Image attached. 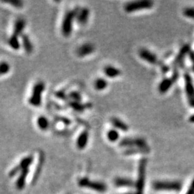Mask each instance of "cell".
<instances>
[{"label":"cell","mask_w":194,"mask_h":194,"mask_svg":"<svg viewBox=\"0 0 194 194\" xmlns=\"http://www.w3.org/2000/svg\"><path fill=\"white\" fill-rule=\"evenodd\" d=\"M28 173H29V168L24 169L21 171L16 182V186L18 190H22L25 188L26 178H27Z\"/></svg>","instance_id":"cell-16"},{"label":"cell","mask_w":194,"mask_h":194,"mask_svg":"<svg viewBox=\"0 0 194 194\" xmlns=\"http://www.w3.org/2000/svg\"><path fill=\"white\" fill-rule=\"evenodd\" d=\"M95 51V47L93 44L90 43V42H86L81 45L76 51L77 56L80 57V58H84L87 56H89L92 54Z\"/></svg>","instance_id":"cell-9"},{"label":"cell","mask_w":194,"mask_h":194,"mask_svg":"<svg viewBox=\"0 0 194 194\" xmlns=\"http://www.w3.org/2000/svg\"><path fill=\"white\" fill-rule=\"evenodd\" d=\"M189 56H190L191 60L193 63V68H194V53L193 51H190V53H189Z\"/></svg>","instance_id":"cell-35"},{"label":"cell","mask_w":194,"mask_h":194,"mask_svg":"<svg viewBox=\"0 0 194 194\" xmlns=\"http://www.w3.org/2000/svg\"><path fill=\"white\" fill-rule=\"evenodd\" d=\"M124 194H136L135 193H132V192H129V193H124Z\"/></svg>","instance_id":"cell-37"},{"label":"cell","mask_w":194,"mask_h":194,"mask_svg":"<svg viewBox=\"0 0 194 194\" xmlns=\"http://www.w3.org/2000/svg\"><path fill=\"white\" fill-rule=\"evenodd\" d=\"M89 132L87 130L82 131L76 140V146L79 150H84L89 143Z\"/></svg>","instance_id":"cell-13"},{"label":"cell","mask_w":194,"mask_h":194,"mask_svg":"<svg viewBox=\"0 0 194 194\" xmlns=\"http://www.w3.org/2000/svg\"><path fill=\"white\" fill-rule=\"evenodd\" d=\"M8 44L15 51H17L20 48V42L19 41V37H17L15 35H12L8 40Z\"/></svg>","instance_id":"cell-24"},{"label":"cell","mask_w":194,"mask_h":194,"mask_svg":"<svg viewBox=\"0 0 194 194\" xmlns=\"http://www.w3.org/2000/svg\"><path fill=\"white\" fill-rule=\"evenodd\" d=\"M70 106L75 111L79 112H84L86 109V105L84 104H81V102H76V101H71L70 103Z\"/></svg>","instance_id":"cell-29"},{"label":"cell","mask_w":194,"mask_h":194,"mask_svg":"<svg viewBox=\"0 0 194 194\" xmlns=\"http://www.w3.org/2000/svg\"><path fill=\"white\" fill-rule=\"evenodd\" d=\"M33 160H34V158H33L32 155H29L23 158V159L21 160L20 164L18 165L20 166L21 170H24V169H27L30 165L32 164Z\"/></svg>","instance_id":"cell-25"},{"label":"cell","mask_w":194,"mask_h":194,"mask_svg":"<svg viewBox=\"0 0 194 194\" xmlns=\"http://www.w3.org/2000/svg\"><path fill=\"white\" fill-rule=\"evenodd\" d=\"M21 171H22V170H21V168L20 167V166L17 165V166H15L14 168L10 170V172H9V177H14L15 176H16L17 174L19 173V172H21Z\"/></svg>","instance_id":"cell-33"},{"label":"cell","mask_w":194,"mask_h":194,"mask_svg":"<svg viewBox=\"0 0 194 194\" xmlns=\"http://www.w3.org/2000/svg\"><path fill=\"white\" fill-rule=\"evenodd\" d=\"M153 6V2L150 0H139V1L130 2L124 6V10L127 13L134 12L143 9H151Z\"/></svg>","instance_id":"cell-5"},{"label":"cell","mask_w":194,"mask_h":194,"mask_svg":"<svg viewBox=\"0 0 194 194\" xmlns=\"http://www.w3.org/2000/svg\"><path fill=\"white\" fill-rule=\"evenodd\" d=\"M108 86V82L104 78H98L94 83V87L96 91H103Z\"/></svg>","instance_id":"cell-22"},{"label":"cell","mask_w":194,"mask_h":194,"mask_svg":"<svg viewBox=\"0 0 194 194\" xmlns=\"http://www.w3.org/2000/svg\"><path fill=\"white\" fill-rule=\"evenodd\" d=\"M90 17V10L89 9L86 7H83L81 9H79L78 11L77 15H76V20L77 22L79 23L80 25H85L88 22L89 19Z\"/></svg>","instance_id":"cell-11"},{"label":"cell","mask_w":194,"mask_h":194,"mask_svg":"<svg viewBox=\"0 0 194 194\" xmlns=\"http://www.w3.org/2000/svg\"><path fill=\"white\" fill-rule=\"evenodd\" d=\"M119 146L122 148H147V143L142 138H124L119 143Z\"/></svg>","instance_id":"cell-7"},{"label":"cell","mask_w":194,"mask_h":194,"mask_svg":"<svg viewBox=\"0 0 194 194\" xmlns=\"http://www.w3.org/2000/svg\"><path fill=\"white\" fill-rule=\"evenodd\" d=\"M104 73L109 78L114 79L121 75V70L113 65H106L104 68Z\"/></svg>","instance_id":"cell-15"},{"label":"cell","mask_w":194,"mask_h":194,"mask_svg":"<svg viewBox=\"0 0 194 194\" xmlns=\"http://www.w3.org/2000/svg\"><path fill=\"white\" fill-rule=\"evenodd\" d=\"M111 122H112L113 126L117 129L122 130V131L124 132H126L129 129L128 125L117 117H112L111 119Z\"/></svg>","instance_id":"cell-19"},{"label":"cell","mask_w":194,"mask_h":194,"mask_svg":"<svg viewBox=\"0 0 194 194\" xmlns=\"http://www.w3.org/2000/svg\"><path fill=\"white\" fill-rule=\"evenodd\" d=\"M189 122L191 123H194V114L191 116L190 118H189Z\"/></svg>","instance_id":"cell-36"},{"label":"cell","mask_w":194,"mask_h":194,"mask_svg":"<svg viewBox=\"0 0 194 194\" xmlns=\"http://www.w3.org/2000/svg\"><path fill=\"white\" fill-rule=\"evenodd\" d=\"M150 152V148H129L127 149L124 152V154L126 155H132L134 154L138 153H148Z\"/></svg>","instance_id":"cell-23"},{"label":"cell","mask_w":194,"mask_h":194,"mask_svg":"<svg viewBox=\"0 0 194 194\" xmlns=\"http://www.w3.org/2000/svg\"><path fill=\"white\" fill-rule=\"evenodd\" d=\"M68 96L69 99H72V101H76V102H81V95L79 91H71L68 94Z\"/></svg>","instance_id":"cell-30"},{"label":"cell","mask_w":194,"mask_h":194,"mask_svg":"<svg viewBox=\"0 0 194 194\" xmlns=\"http://www.w3.org/2000/svg\"><path fill=\"white\" fill-rule=\"evenodd\" d=\"M148 160L146 158H142L139 162L138 167V178L136 182V194H143L145 186V176H146V167Z\"/></svg>","instance_id":"cell-4"},{"label":"cell","mask_w":194,"mask_h":194,"mask_svg":"<svg viewBox=\"0 0 194 194\" xmlns=\"http://www.w3.org/2000/svg\"><path fill=\"white\" fill-rule=\"evenodd\" d=\"M183 15L186 17L194 20V8L193 7H187L184 9Z\"/></svg>","instance_id":"cell-31"},{"label":"cell","mask_w":194,"mask_h":194,"mask_svg":"<svg viewBox=\"0 0 194 194\" xmlns=\"http://www.w3.org/2000/svg\"><path fill=\"white\" fill-rule=\"evenodd\" d=\"M37 124L40 129L42 130V131H46V130L49 128V119L46 117H45V116H41V117L37 118Z\"/></svg>","instance_id":"cell-21"},{"label":"cell","mask_w":194,"mask_h":194,"mask_svg":"<svg viewBox=\"0 0 194 194\" xmlns=\"http://www.w3.org/2000/svg\"><path fill=\"white\" fill-rule=\"evenodd\" d=\"M184 79H185L186 95L188 97L189 104L192 107H194V84L192 78L187 73L184 75Z\"/></svg>","instance_id":"cell-8"},{"label":"cell","mask_w":194,"mask_h":194,"mask_svg":"<svg viewBox=\"0 0 194 194\" xmlns=\"http://www.w3.org/2000/svg\"><path fill=\"white\" fill-rule=\"evenodd\" d=\"M10 69L11 66L9 63L6 62V61L0 62V76L7 74L10 71Z\"/></svg>","instance_id":"cell-28"},{"label":"cell","mask_w":194,"mask_h":194,"mask_svg":"<svg viewBox=\"0 0 194 194\" xmlns=\"http://www.w3.org/2000/svg\"><path fill=\"white\" fill-rule=\"evenodd\" d=\"M186 194H194V179L193 180L192 183H191Z\"/></svg>","instance_id":"cell-34"},{"label":"cell","mask_w":194,"mask_h":194,"mask_svg":"<svg viewBox=\"0 0 194 194\" xmlns=\"http://www.w3.org/2000/svg\"><path fill=\"white\" fill-rule=\"evenodd\" d=\"M26 27V21L24 18H18L15 21L14 25L13 33L12 35L17 37L22 36L23 35V31Z\"/></svg>","instance_id":"cell-12"},{"label":"cell","mask_w":194,"mask_h":194,"mask_svg":"<svg viewBox=\"0 0 194 194\" xmlns=\"http://www.w3.org/2000/svg\"><path fill=\"white\" fill-rule=\"evenodd\" d=\"M139 56L143 60L147 61L150 64H155L158 62V58L152 52L148 51V49L142 48L139 51Z\"/></svg>","instance_id":"cell-10"},{"label":"cell","mask_w":194,"mask_h":194,"mask_svg":"<svg viewBox=\"0 0 194 194\" xmlns=\"http://www.w3.org/2000/svg\"><path fill=\"white\" fill-rule=\"evenodd\" d=\"M21 40H22V46L25 51L27 54H31L34 51V46L29 36L26 34H23L21 36Z\"/></svg>","instance_id":"cell-14"},{"label":"cell","mask_w":194,"mask_h":194,"mask_svg":"<svg viewBox=\"0 0 194 194\" xmlns=\"http://www.w3.org/2000/svg\"><path fill=\"white\" fill-rule=\"evenodd\" d=\"M46 90V84L42 81H37L34 85L32 94L28 99V103L34 107H39L42 104V94Z\"/></svg>","instance_id":"cell-2"},{"label":"cell","mask_w":194,"mask_h":194,"mask_svg":"<svg viewBox=\"0 0 194 194\" xmlns=\"http://www.w3.org/2000/svg\"><path fill=\"white\" fill-rule=\"evenodd\" d=\"M5 3H7L15 7L16 8H22L23 7V2L22 1H17V0H12V1H3Z\"/></svg>","instance_id":"cell-32"},{"label":"cell","mask_w":194,"mask_h":194,"mask_svg":"<svg viewBox=\"0 0 194 194\" xmlns=\"http://www.w3.org/2000/svg\"><path fill=\"white\" fill-rule=\"evenodd\" d=\"M79 9V7L71 9V10L68 11L64 15L62 22V25H61V31H62V34L64 37H69L71 35L73 31V22H74V20L76 19V15Z\"/></svg>","instance_id":"cell-1"},{"label":"cell","mask_w":194,"mask_h":194,"mask_svg":"<svg viewBox=\"0 0 194 194\" xmlns=\"http://www.w3.org/2000/svg\"><path fill=\"white\" fill-rule=\"evenodd\" d=\"M190 47H189L188 45H185V46L182 47L181 51H179L178 55L176 57V61H175V64H179V63H181L187 54L190 53Z\"/></svg>","instance_id":"cell-20"},{"label":"cell","mask_w":194,"mask_h":194,"mask_svg":"<svg viewBox=\"0 0 194 194\" xmlns=\"http://www.w3.org/2000/svg\"><path fill=\"white\" fill-rule=\"evenodd\" d=\"M153 188L156 191H180L182 188V183L178 181H158L154 182Z\"/></svg>","instance_id":"cell-3"},{"label":"cell","mask_w":194,"mask_h":194,"mask_svg":"<svg viewBox=\"0 0 194 194\" xmlns=\"http://www.w3.org/2000/svg\"><path fill=\"white\" fill-rule=\"evenodd\" d=\"M114 185L117 187H134L136 183L131 179L125 178H117L114 181Z\"/></svg>","instance_id":"cell-18"},{"label":"cell","mask_w":194,"mask_h":194,"mask_svg":"<svg viewBox=\"0 0 194 194\" xmlns=\"http://www.w3.org/2000/svg\"><path fill=\"white\" fill-rule=\"evenodd\" d=\"M43 162H44V155H41V156H40L39 163H38V165H37V167L36 170H35L34 176H33V183H35V182L37 181V178H38L40 174H41V172L42 171V165H43Z\"/></svg>","instance_id":"cell-27"},{"label":"cell","mask_w":194,"mask_h":194,"mask_svg":"<svg viewBox=\"0 0 194 194\" xmlns=\"http://www.w3.org/2000/svg\"><path fill=\"white\" fill-rule=\"evenodd\" d=\"M79 185L83 188H91L92 190L100 193H104L107 190V186L104 183H101V182L91 181L86 178L80 179L79 181Z\"/></svg>","instance_id":"cell-6"},{"label":"cell","mask_w":194,"mask_h":194,"mask_svg":"<svg viewBox=\"0 0 194 194\" xmlns=\"http://www.w3.org/2000/svg\"><path fill=\"white\" fill-rule=\"evenodd\" d=\"M174 79H165L160 82L158 87L160 94H165L171 88L172 84L174 82Z\"/></svg>","instance_id":"cell-17"},{"label":"cell","mask_w":194,"mask_h":194,"mask_svg":"<svg viewBox=\"0 0 194 194\" xmlns=\"http://www.w3.org/2000/svg\"><path fill=\"white\" fill-rule=\"evenodd\" d=\"M107 138L112 143H114V142L117 141L119 138V133L116 129H109L107 132Z\"/></svg>","instance_id":"cell-26"}]
</instances>
